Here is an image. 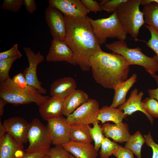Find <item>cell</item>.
Masks as SVG:
<instances>
[{
  "label": "cell",
  "instance_id": "obj_30",
  "mask_svg": "<svg viewBox=\"0 0 158 158\" xmlns=\"http://www.w3.org/2000/svg\"><path fill=\"white\" fill-rule=\"evenodd\" d=\"M143 107L152 118H158V101L155 99L147 97L142 101Z\"/></svg>",
  "mask_w": 158,
  "mask_h": 158
},
{
  "label": "cell",
  "instance_id": "obj_32",
  "mask_svg": "<svg viewBox=\"0 0 158 158\" xmlns=\"http://www.w3.org/2000/svg\"><path fill=\"white\" fill-rule=\"evenodd\" d=\"M24 5V0H4L1 8L14 13L19 12Z\"/></svg>",
  "mask_w": 158,
  "mask_h": 158
},
{
  "label": "cell",
  "instance_id": "obj_3",
  "mask_svg": "<svg viewBox=\"0 0 158 158\" xmlns=\"http://www.w3.org/2000/svg\"><path fill=\"white\" fill-rule=\"evenodd\" d=\"M49 97L43 95L30 85L24 87L18 85L10 77L0 83V98L6 103L16 106L34 103L39 106Z\"/></svg>",
  "mask_w": 158,
  "mask_h": 158
},
{
  "label": "cell",
  "instance_id": "obj_26",
  "mask_svg": "<svg viewBox=\"0 0 158 158\" xmlns=\"http://www.w3.org/2000/svg\"><path fill=\"white\" fill-rule=\"evenodd\" d=\"M145 140L140 132L138 131L131 135L129 140L125 144L128 148L138 158H141V150Z\"/></svg>",
  "mask_w": 158,
  "mask_h": 158
},
{
  "label": "cell",
  "instance_id": "obj_45",
  "mask_svg": "<svg viewBox=\"0 0 158 158\" xmlns=\"http://www.w3.org/2000/svg\"><path fill=\"white\" fill-rule=\"evenodd\" d=\"M150 2H154L158 4V0H141L140 4L144 6Z\"/></svg>",
  "mask_w": 158,
  "mask_h": 158
},
{
  "label": "cell",
  "instance_id": "obj_13",
  "mask_svg": "<svg viewBox=\"0 0 158 158\" xmlns=\"http://www.w3.org/2000/svg\"><path fill=\"white\" fill-rule=\"evenodd\" d=\"M46 59L49 62L65 61L74 65L73 52L63 40L53 39Z\"/></svg>",
  "mask_w": 158,
  "mask_h": 158
},
{
  "label": "cell",
  "instance_id": "obj_18",
  "mask_svg": "<svg viewBox=\"0 0 158 158\" xmlns=\"http://www.w3.org/2000/svg\"><path fill=\"white\" fill-rule=\"evenodd\" d=\"M62 146L75 158H97L98 154L91 143L76 142L70 140Z\"/></svg>",
  "mask_w": 158,
  "mask_h": 158
},
{
  "label": "cell",
  "instance_id": "obj_40",
  "mask_svg": "<svg viewBox=\"0 0 158 158\" xmlns=\"http://www.w3.org/2000/svg\"><path fill=\"white\" fill-rule=\"evenodd\" d=\"M47 152H27L25 151L23 155L18 158H44Z\"/></svg>",
  "mask_w": 158,
  "mask_h": 158
},
{
  "label": "cell",
  "instance_id": "obj_19",
  "mask_svg": "<svg viewBox=\"0 0 158 158\" xmlns=\"http://www.w3.org/2000/svg\"><path fill=\"white\" fill-rule=\"evenodd\" d=\"M75 79L70 77H65L54 81L50 86L49 93L51 97L65 98L76 89Z\"/></svg>",
  "mask_w": 158,
  "mask_h": 158
},
{
  "label": "cell",
  "instance_id": "obj_7",
  "mask_svg": "<svg viewBox=\"0 0 158 158\" xmlns=\"http://www.w3.org/2000/svg\"><path fill=\"white\" fill-rule=\"evenodd\" d=\"M28 138L29 145L26 152H47L51 148L52 143L47 126L38 118H33L30 123Z\"/></svg>",
  "mask_w": 158,
  "mask_h": 158
},
{
  "label": "cell",
  "instance_id": "obj_29",
  "mask_svg": "<svg viewBox=\"0 0 158 158\" xmlns=\"http://www.w3.org/2000/svg\"><path fill=\"white\" fill-rule=\"evenodd\" d=\"M93 125L92 127L90 126L89 129L92 138L94 142L95 148L98 152L105 137L98 122L94 124Z\"/></svg>",
  "mask_w": 158,
  "mask_h": 158
},
{
  "label": "cell",
  "instance_id": "obj_10",
  "mask_svg": "<svg viewBox=\"0 0 158 158\" xmlns=\"http://www.w3.org/2000/svg\"><path fill=\"white\" fill-rule=\"evenodd\" d=\"M47 121V128L52 144L62 146L71 140L70 125L66 118L61 116Z\"/></svg>",
  "mask_w": 158,
  "mask_h": 158
},
{
  "label": "cell",
  "instance_id": "obj_39",
  "mask_svg": "<svg viewBox=\"0 0 158 158\" xmlns=\"http://www.w3.org/2000/svg\"><path fill=\"white\" fill-rule=\"evenodd\" d=\"M12 79L14 83L20 87H24L28 85L23 73H18L15 75Z\"/></svg>",
  "mask_w": 158,
  "mask_h": 158
},
{
  "label": "cell",
  "instance_id": "obj_25",
  "mask_svg": "<svg viewBox=\"0 0 158 158\" xmlns=\"http://www.w3.org/2000/svg\"><path fill=\"white\" fill-rule=\"evenodd\" d=\"M142 11L145 23L158 32V4L150 2L144 5Z\"/></svg>",
  "mask_w": 158,
  "mask_h": 158
},
{
  "label": "cell",
  "instance_id": "obj_42",
  "mask_svg": "<svg viewBox=\"0 0 158 158\" xmlns=\"http://www.w3.org/2000/svg\"><path fill=\"white\" fill-rule=\"evenodd\" d=\"M158 85L157 88L155 89L148 90V91L150 97L156 99L158 101V81L157 82Z\"/></svg>",
  "mask_w": 158,
  "mask_h": 158
},
{
  "label": "cell",
  "instance_id": "obj_20",
  "mask_svg": "<svg viewBox=\"0 0 158 158\" xmlns=\"http://www.w3.org/2000/svg\"><path fill=\"white\" fill-rule=\"evenodd\" d=\"M23 149V145L16 143L7 133L0 139V158H18L24 152Z\"/></svg>",
  "mask_w": 158,
  "mask_h": 158
},
{
  "label": "cell",
  "instance_id": "obj_21",
  "mask_svg": "<svg viewBox=\"0 0 158 158\" xmlns=\"http://www.w3.org/2000/svg\"><path fill=\"white\" fill-rule=\"evenodd\" d=\"M89 99L86 93L81 90H75L64 98L62 115L67 117Z\"/></svg>",
  "mask_w": 158,
  "mask_h": 158
},
{
  "label": "cell",
  "instance_id": "obj_46",
  "mask_svg": "<svg viewBox=\"0 0 158 158\" xmlns=\"http://www.w3.org/2000/svg\"><path fill=\"white\" fill-rule=\"evenodd\" d=\"M69 158H75L72 154L69 153Z\"/></svg>",
  "mask_w": 158,
  "mask_h": 158
},
{
  "label": "cell",
  "instance_id": "obj_24",
  "mask_svg": "<svg viewBox=\"0 0 158 158\" xmlns=\"http://www.w3.org/2000/svg\"><path fill=\"white\" fill-rule=\"evenodd\" d=\"M89 125L74 124L70 125L71 140L76 142L91 143L93 140Z\"/></svg>",
  "mask_w": 158,
  "mask_h": 158
},
{
  "label": "cell",
  "instance_id": "obj_2",
  "mask_svg": "<svg viewBox=\"0 0 158 158\" xmlns=\"http://www.w3.org/2000/svg\"><path fill=\"white\" fill-rule=\"evenodd\" d=\"M89 63L94 79L105 88L114 89L127 79L129 66L120 55L102 50L91 56Z\"/></svg>",
  "mask_w": 158,
  "mask_h": 158
},
{
  "label": "cell",
  "instance_id": "obj_9",
  "mask_svg": "<svg viewBox=\"0 0 158 158\" xmlns=\"http://www.w3.org/2000/svg\"><path fill=\"white\" fill-rule=\"evenodd\" d=\"M23 49L29 62V66L26 68L23 72L27 83L28 85L35 88L41 94H45L47 90L42 87L37 73V66L44 61V57L39 51L35 54L30 47H24Z\"/></svg>",
  "mask_w": 158,
  "mask_h": 158
},
{
  "label": "cell",
  "instance_id": "obj_44",
  "mask_svg": "<svg viewBox=\"0 0 158 158\" xmlns=\"http://www.w3.org/2000/svg\"><path fill=\"white\" fill-rule=\"evenodd\" d=\"M7 104L6 102L2 99L0 98V115L2 116L4 113V107Z\"/></svg>",
  "mask_w": 158,
  "mask_h": 158
},
{
  "label": "cell",
  "instance_id": "obj_14",
  "mask_svg": "<svg viewBox=\"0 0 158 158\" xmlns=\"http://www.w3.org/2000/svg\"><path fill=\"white\" fill-rule=\"evenodd\" d=\"M49 5L54 7L64 15L73 17L87 16L90 11L80 0H49Z\"/></svg>",
  "mask_w": 158,
  "mask_h": 158
},
{
  "label": "cell",
  "instance_id": "obj_12",
  "mask_svg": "<svg viewBox=\"0 0 158 158\" xmlns=\"http://www.w3.org/2000/svg\"><path fill=\"white\" fill-rule=\"evenodd\" d=\"M3 124L7 133L18 144L23 145L28 141L30 123L25 118L19 116L12 117L5 119Z\"/></svg>",
  "mask_w": 158,
  "mask_h": 158
},
{
  "label": "cell",
  "instance_id": "obj_28",
  "mask_svg": "<svg viewBox=\"0 0 158 158\" xmlns=\"http://www.w3.org/2000/svg\"><path fill=\"white\" fill-rule=\"evenodd\" d=\"M22 56H18L13 58L0 60V83L6 80L9 77V73L14 62L20 59Z\"/></svg>",
  "mask_w": 158,
  "mask_h": 158
},
{
  "label": "cell",
  "instance_id": "obj_35",
  "mask_svg": "<svg viewBox=\"0 0 158 158\" xmlns=\"http://www.w3.org/2000/svg\"><path fill=\"white\" fill-rule=\"evenodd\" d=\"M18 56H22L18 49V45L14 44L9 49L0 53V60L13 58Z\"/></svg>",
  "mask_w": 158,
  "mask_h": 158
},
{
  "label": "cell",
  "instance_id": "obj_4",
  "mask_svg": "<svg viewBox=\"0 0 158 158\" xmlns=\"http://www.w3.org/2000/svg\"><path fill=\"white\" fill-rule=\"evenodd\" d=\"M105 46L113 52L122 56L129 66L138 65L142 66L156 81L158 80V76L156 74L158 71V62L153 57L144 54L140 48H129L125 41L121 40L105 43Z\"/></svg>",
  "mask_w": 158,
  "mask_h": 158
},
{
  "label": "cell",
  "instance_id": "obj_34",
  "mask_svg": "<svg viewBox=\"0 0 158 158\" xmlns=\"http://www.w3.org/2000/svg\"><path fill=\"white\" fill-rule=\"evenodd\" d=\"M69 153L62 146H55L50 148L47 154L50 158H69Z\"/></svg>",
  "mask_w": 158,
  "mask_h": 158
},
{
  "label": "cell",
  "instance_id": "obj_23",
  "mask_svg": "<svg viewBox=\"0 0 158 158\" xmlns=\"http://www.w3.org/2000/svg\"><path fill=\"white\" fill-rule=\"evenodd\" d=\"M125 118L123 111L119 108H114L107 106L100 109L97 120L103 124L107 121H112L115 124L122 123Z\"/></svg>",
  "mask_w": 158,
  "mask_h": 158
},
{
  "label": "cell",
  "instance_id": "obj_33",
  "mask_svg": "<svg viewBox=\"0 0 158 158\" xmlns=\"http://www.w3.org/2000/svg\"><path fill=\"white\" fill-rule=\"evenodd\" d=\"M127 0H103L100 4L102 11L108 13L114 12L119 6Z\"/></svg>",
  "mask_w": 158,
  "mask_h": 158
},
{
  "label": "cell",
  "instance_id": "obj_36",
  "mask_svg": "<svg viewBox=\"0 0 158 158\" xmlns=\"http://www.w3.org/2000/svg\"><path fill=\"white\" fill-rule=\"evenodd\" d=\"M144 137L146 145L150 147L152 150V158H158V144L154 141L150 132L147 135H145Z\"/></svg>",
  "mask_w": 158,
  "mask_h": 158
},
{
  "label": "cell",
  "instance_id": "obj_17",
  "mask_svg": "<svg viewBox=\"0 0 158 158\" xmlns=\"http://www.w3.org/2000/svg\"><path fill=\"white\" fill-rule=\"evenodd\" d=\"M101 127L106 137L111 138L116 142H126L131 136L128 125L126 123L112 124L108 123L103 124Z\"/></svg>",
  "mask_w": 158,
  "mask_h": 158
},
{
  "label": "cell",
  "instance_id": "obj_47",
  "mask_svg": "<svg viewBox=\"0 0 158 158\" xmlns=\"http://www.w3.org/2000/svg\"><path fill=\"white\" fill-rule=\"evenodd\" d=\"M44 158H50V157L47 154L45 156Z\"/></svg>",
  "mask_w": 158,
  "mask_h": 158
},
{
  "label": "cell",
  "instance_id": "obj_11",
  "mask_svg": "<svg viewBox=\"0 0 158 158\" xmlns=\"http://www.w3.org/2000/svg\"><path fill=\"white\" fill-rule=\"evenodd\" d=\"M44 16L53 39L64 40L66 28L63 14L57 8L49 5L45 10Z\"/></svg>",
  "mask_w": 158,
  "mask_h": 158
},
{
  "label": "cell",
  "instance_id": "obj_5",
  "mask_svg": "<svg viewBox=\"0 0 158 158\" xmlns=\"http://www.w3.org/2000/svg\"><path fill=\"white\" fill-rule=\"evenodd\" d=\"M141 0H127L116 10L118 18L127 34L136 41L140 28L145 22L140 9Z\"/></svg>",
  "mask_w": 158,
  "mask_h": 158
},
{
  "label": "cell",
  "instance_id": "obj_41",
  "mask_svg": "<svg viewBox=\"0 0 158 158\" xmlns=\"http://www.w3.org/2000/svg\"><path fill=\"white\" fill-rule=\"evenodd\" d=\"M24 2L26 9L29 13L32 14L36 11L37 6L34 0H24Z\"/></svg>",
  "mask_w": 158,
  "mask_h": 158
},
{
  "label": "cell",
  "instance_id": "obj_27",
  "mask_svg": "<svg viewBox=\"0 0 158 158\" xmlns=\"http://www.w3.org/2000/svg\"><path fill=\"white\" fill-rule=\"evenodd\" d=\"M120 146L116 143L112 141L108 138L105 137L101 146L100 158H109Z\"/></svg>",
  "mask_w": 158,
  "mask_h": 158
},
{
  "label": "cell",
  "instance_id": "obj_1",
  "mask_svg": "<svg viewBox=\"0 0 158 158\" xmlns=\"http://www.w3.org/2000/svg\"><path fill=\"white\" fill-rule=\"evenodd\" d=\"M66 33L64 41L72 50L74 65L84 71L90 70V57L102 50L93 32L90 20L86 16L73 17L64 15Z\"/></svg>",
  "mask_w": 158,
  "mask_h": 158
},
{
  "label": "cell",
  "instance_id": "obj_8",
  "mask_svg": "<svg viewBox=\"0 0 158 158\" xmlns=\"http://www.w3.org/2000/svg\"><path fill=\"white\" fill-rule=\"evenodd\" d=\"M100 110L96 100L90 99L77 109L66 118L69 125L74 124L89 125L99 122L97 117Z\"/></svg>",
  "mask_w": 158,
  "mask_h": 158
},
{
  "label": "cell",
  "instance_id": "obj_37",
  "mask_svg": "<svg viewBox=\"0 0 158 158\" xmlns=\"http://www.w3.org/2000/svg\"><path fill=\"white\" fill-rule=\"evenodd\" d=\"M113 155L117 158H134L133 153L131 150L120 145L114 152Z\"/></svg>",
  "mask_w": 158,
  "mask_h": 158
},
{
  "label": "cell",
  "instance_id": "obj_31",
  "mask_svg": "<svg viewBox=\"0 0 158 158\" xmlns=\"http://www.w3.org/2000/svg\"><path fill=\"white\" fill-rule=\"evenodd\" d=\"M145 27L149 31L151 37L146 42L147 46L155 53L153 58L158 62V32L152 27L145 25Z\"/></svg>",
  "mask_w": 158,
  "mask_h": 158
},
{
  "label": "cell",
  "instance_id": "obj_43",
  "mask_svg": "<svg viewBox=\"0 0 158 158\" xmlns=\"http://www.w3.org/2000/svg\"><path fill=\"white\" fill-rule=\"evenodd\" d=\"M7 133L6 129L3 124L2 123L1 119H0V139L3 137L5 134Z\"/></svg>",
  "mask_w": 158,
  "mask_h": 158
},
{
  "label": "cell",
  "instance_id": "obj_38",
  "mask_svg": "<svg viewBox=\"0 0 158 158\" xmlns=\"http://www.w3.org/2000/svg\"><path fill=\"white\" fill-rule=\"evenodd\" d=\"M81 1L90 11L96 13L98 12H101L102 11L100 3L97 1L81 0Z\"/></svg>",
  "mask_w": 158,
  "mask_h": 158
},
{
  "label": "cell",
  "instance_id": "obj_6",
  "mask_svg": "<svg viewBox=\"0 0 158 158\" xmlns=\"http://www.w3.org/2000/svg\"><path fill=\"white\" fill-rule=\"evenodd\" d=\"M93 32L101 45L106 43L107 38L125 41L127 34L118 20L116 11L109 17L96 20L90 18Z\"/></svg>",
  "mask_w": 158,
  "mask_h": 158
},
{
  "label": "cell",
  "instance_id": "obj_22",
  "mask_svg": "<svg viewBox=\"0 0 158 158\" xmlns=\"http://www.w3.org/2000/svg\"><path fill=\"white\" fill-rule=\"evenodd\" d=\"M137 77L136 74L134 73L129 78L115 87L114 94L110 107L116 108L125 102L127 94L137 81Z\"/></svg>",
  "mask_w": 158,
  "mask_h": 158
},
{
  "label": "cell",
  "instance_id": "obj_16",
  "mask_svg": "<svg viewBox=\"0 0 158 158\" xmlns=\"http://www.w3.org/2000/svg\"><path fill=\"white\" fill-rule=\"evenodd\" d=\"M143 95L142 92H138V90L135 88L131 92L128 99L124 103L119 106V108L123 111L125 117L132 115L137 111H140L147 116L152 124H153V118L146 112L142 105V99Z\"/></svg>",
  "mask_w": 158,
  "mask_h": 158
},
{
  "label": "cell",
  "instance_id": "obj_15",
  "mask_svg": "<svg viewBox=\"0 0 158 158\" xmlns=\"http://www.w3.org/2000/svg\"><path fill=\"white\" fill-rule=\"evenodd\" d=\"M64 98L49 97L39 107V112L43 119L49 120L61 116Z\"/></svg>",
  "mask_w": 158,
  "mask_h": 158
}]
</instances>
